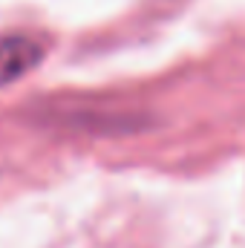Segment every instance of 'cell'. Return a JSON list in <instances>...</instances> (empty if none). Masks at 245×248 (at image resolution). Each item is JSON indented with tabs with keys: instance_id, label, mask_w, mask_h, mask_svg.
<instances>
[{
	"instance_id": "obj_1",
	"label": "cell",
	"mask_w": 245,
	"mask_h": 248,
	"mask_svg": "<svg viewBox=\"0 0 245 248\" xmlns=\"http://www.w3.org/2000/svg\"><path fill=\"white\" fill-rule=\"evenodd\" d=\"M44 58V46L26 35H0V87L15 84Z\"/></svg>"
}]
</instances>
